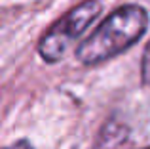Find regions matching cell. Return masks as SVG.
<instances>
[{"label": "cell", "mask_w": 150, "mask_h": 149, "mask_svg": "<svg viewBox=\"0 0 150 149\" xmlns=\"http://www.w3.org/2000/svg\"><path fill=\"white\" fill-rule=\"evenodd\" d=\"M148 14L139 4L120 6L78 46L76 57L84 65H97L122 54L144 34Z\"/></svg>", "instance_id": "1"}, {"label": "cell", "mask_w": 150, "mask_h": 149, "mask_svg": "<svg viewBox=\"0 0 150 149\" xmlns=\"http://www.w3.org/2000/svg\"><path fill=\"white\" fill-rule=\"evenodd\" d=\"M101 10V0H86L72 8L69 14H65L59 21H55L38 44V52L44 57V61L57 63L78 40V37L97 19Z\"/></svg>", "instance_id": "2"}, {"label": "cell", "mask_w": 150, "mask_h": 149, "mask_svg": "<svg viewBox=\"0 0 150 149\" xmlns=\"http://www.w3.org/2000/svg\"><path fill=\"white\" fill-rule=\"evenodd\" d=\"M141 78H143V84L150 86V42L146 44L143 52V63H141Z\"/></svg>", "instance_id": "3"}, {"label": "cell", "mask_w": 150, "mask_h": 149, "mask_svg": "<svg viewBox=\"0 0 150 149\" xmlns=\"http://www.w3.org/2000/svg\"><path fill=\"white\" fill-rule=\"evenodd\" d=\"M6 149H34L33 145H30L29 142H25V140H23V142H15V143H11L10 147H6Z\"/></svg>", "instance_id": "4"}, {"label": "cell", "mask_w": 150, "mask_h": 149, "mask_svg": "<svg viewBox=\"0 0 150 149\" xmlns=\"http://www.w3.org/2000/svg\"><path fill=\"white\" fill-rule=\"evenodd\" d=\"M143 149H150V147H143Z\"/></svg>", "instance_id": "5"}]
</instances>
